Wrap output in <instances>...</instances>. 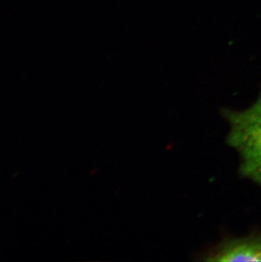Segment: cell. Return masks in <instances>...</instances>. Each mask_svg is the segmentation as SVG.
Returning <instances> with one entry per match:
<instances>
[{
  "label": "cell",
  "mask_w": 261,
  "mask_h": 262,
  "mask_svg": "<svg viewBox=\"0 0 261 262\" xmlns=\"http://www.w3.org/2000/svg\"><path fill=\"white\" fill-rule=\"evenodd\" d=\"M205 261L261 262V233L240 238H227L205 255Z\"/></svg>",
  "instance_id": "2"
},
{
  "label": "cell",
  "mask_w": 261,
  "mask_h": 262,
  "mask_svg": "<svg viewBox=\"0 0 261 262\" xmlns=\"http://www.w3.org/2000/svg\"><path fill=\"white\" fill-rule=\"evenodd\" d=\"M230 126L227 144L240 156V173L261 186V89L259 98L248 109L222 112Z\"/></svg>",
  "instance_id": "1"
}]
</instances>
